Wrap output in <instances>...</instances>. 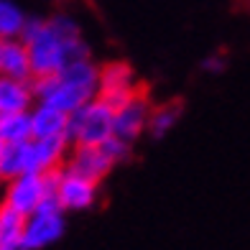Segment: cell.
Here are the masks:
<instances>
[{
	"mask_svg": "<svg viewBox=\"0 0 250 250\" xmlns=\"http://www.w3.org/2000/svg\"><path fill=\"white\" fill-rule=\"evenodd\" d=\"M100 146L107 151V156H110L115 164H123L125 158L130 156V148H133V143H128V141L118 138V135H112V138H107L105 143H100Z\"/></svg>",
	"mask_w": 250,
	"mask_h": 250,
	"instance_id": "obj_19",
	"label": "cell"
},
{
	"mask_svg": "<svg viewBox=\"0 0 250 250\" xmlns=\"http://www.w3.org/2000/svg\"><path fill=\"white\" fill-rule=\"evenodd\" d=\"M72 143L66 135H51V138H28L26 141V171L49 174L62 168L66 161Z\"/></svg>",
	"mask_w": 250,
	"mask_h": 250,
	"instance_id": "obj_9",
	"label": "cell"
},
{
	"mask_svg": "<svg viewBox=\"0 0 250 250\" xmlns=\"http://www.w3.org/2000/svg\"><path fill=\"white\" fill-rule=\"evenodd\" d=\"M64 235V209L54 194H49L23 222V245L26 250H41L56 243Z\"/></svg>",
	"mask_w": 250,
	"mask_h": 250,
	"instance_id": "obj_5",
	"label": "cell"
},
{
	"mask_svg": "<svg viewBox=\"0 0 250 250\" xmlns=\"http://www.w3.org/2000/svg\"><path fill=\"white\" fill-rule=\"evenodd\" d=\"M97 187H100L97 181H89L79 174L66 171V168H59L54 197L64 212H82L97 202Z\"/></svg>",
	"mask_w": 250,
	"mask_h": 250,
	"instance_id": "obj_8",
	"label": "cell"
},
{
	"mask_svg": "<svg viewBox=\"0 0 250 250\" xmlns=\"http://www.w3.org/2000/svg\"><path fill=\"white\" fill-rule=\"evenodd\" d=\"M28 120H31V138H51V135H66L69 115L59 107L33 102V107L28 110Z\"/></svg>",
	"mask_w": 250,
	"mask_h": 250,
	"instance_id": "obj_12",
	"label": "cell"
},
{
	"mask_svg": "<svg viewBox=\"0 0 250 250\" xmlns=\"http://www.w3.org/2000/svg\"><path fill=\"white\" fill-rule=\"evenodd\" d=\"M21 41L28 49L31 79L56 74L72 62L92 59L82 36V26L69 13H54L51 18H26Z\"/></svg>",
	"mask_w": 250,
	"mask_h": 250,
	"instance_id": "obj_1",
	"label": "cell"
},
{
	"mask_svg": "<svg viewBox=\"0 0 250 250\" xmlns=\"http://www.w3.org/2000/svg\"><path fill=\"white\" fill-rule=\"evenodd\" d=\"M3 148H5V143L0 141V166H3Z\"/></svg>",
	"mask_w": 250,
	"mask_h": 250,
	"instance_id": "obj_22",
	"label": "cell"
},
{
	"mask_svg": "<svg viewBox=\"0 0 250 250\" xmlns=\"http://www.w3.org/2000/svg\"><path fill=\"white\" fill-rule=\"evenodd\" d=\"M26 171V141L21 143H5L3 148V166H0V179H13Z\"/></svg>",
	"mask_w": 250,
	"mask_h": 250,
	"instance_id": "obj_17",
	"label": "cell"
},
{
	"mask_svg": "<svg viewBox=\"0 0 250 250\" xmlns=\"http://www.w3.org/2000/svg\"><path fill=\"white\" fill-rule=\"evenodd\" d=\"M33 82V95L36 102L59 107L69 115L79 105L95 100L100 92V66L92 59L72 62L62 72L49 77H36Z\"/></svg>",
	"mask_w": 250,
	"mask_h": 250,
	"instance_id": "obj_2",
	"label": "cell"
},
{
	"mask_svg": "<svg viewBox=\"0 0 250 250\" xmlns=\"http://www.w3.org/2000/svg\"><path fill=\"white\" fill-rule=\"evenodd\" d=\"M26 18L28 16L13 3V0H0V39L21 36Z\"/></svg>",
	"mask_w": 250,
	"mask_h": 250,
	"instance_id": "obj_16",
	"label": "cell"
},
{
	"mask_svg": "<svg viewBox=\"0 0 250 250\" xmlns=\"http://www.w3.org/2000/svg\"><path fill=\"white\" fill-rule=\"evenodd\" d=\"M28 138H31L28 112H5V115H0V141L3 143H21Z\"/></svg>",
	"mask_w": 250,
	"mask_h": 250,
	"instance_id": "obj_15",
	"label": "cell"
},
{
	"mask_svg": "<svg viewBox=\"0 0 250 250\" xmlns=\"http://www.w3.org/2000/svg\"><path fill=\"white\" fill-rule=\"evenodd\" d=\"M112 110L105 100H89L69 112L66 123V138L72 146H100L112 138Z\"/></svg>",
	"mask_w": 250,
	"mask_h": 250,
	"instance_id": "obj_3",
	"label": "cell"
},
{
	"mask_svg": "<svg viewBox=\"0 0 250 250\" xmlns=\"http://www.w3.org/2000/svg\"><path fill=\"white\" fill-rule=\"evenodd\" d=\"M56 171L49 174H33V171H23L13 179H5V191H3V204L10 209L21 212L23 217L39 207V204L46 199L49 194H54V187H56Z\"/></svg>",
	"mask_w": 250,
	"mask_h": 250,
	"instance_id": "obj_4",
	"label": "cell"
},
{
	"mask_svg": "<svg viewBox=\"0 0 250 250\" xmlns=\"http://www.w3.org/2000/svg\"><path fill=\"white\" fill-rule=\"evenodd\" d=\"M153 100L148 97L146 87L138 89L133 97H128L123 105L115 107V115H112V135L135 143L146 133V125H148V115H151Z\"/></svg>",
	"mask_w": 250,
	"mask_h": 250,
	"instance_id": "obj_6",
	"label": "cell"
},
{
	"mask_svg": "<svg viewBox=\"0 0 250 250\" xmlns=\"http://www.w3.org/2000/svg\"><path fill=\"white\" fill-rule=\"evenodd\" d=\"M0 250H26L23 235H0Z\"/></svg>",
	"mask_w": 250,
	"mask_h": 250,
	"instance_id": "obj_20",
	"label": "cell"
},
{
	"mask_svg": "<svg viewBox=\"0 0 250 250\" xmlns=\"http://www.w3.org/2000/svg\"><path fill=\"white\" fill-rule=\"evenodd\" d=\"M115 166L118 164L107 156V151L102 148V146H72L62 168L100 184V181L105 179Z\"/></svg>",
	"mask_w": 250,
	"mask_h": 250,
	"instance_id": "obj_10",
	"label": "cell"
},
{
	"mask_svg": "<svg viewBox=\"0 0 250 250\" xmlns=\"http://www.w3.org/2000/svg\"><path fill=\"white\" fill-rule=\"evenodd\" d=\"M0 77L31 79L28 49H26V43L21 41V36L0 39Z\"/></svg>",
	"mask_w": 250,
	"mask_h": 250,
	"instance_id": "obj_13",
	"label": "cell"
},
{
	"mask_svg": "<svg viewBox=\"0 0 250 250\" xmlns=\"http://www.w3.org/2000/svg\"><path fill=\"white\" fill-rule=\"evenodd\" d=\"M138 89H143V84L135 79V72L130 69L128 62L112 59V62H105L100 66V92H97V97L105 100L112 110L118 105H123L128 97H133Z\"/></svg>",
	"mask_w": 250,
	"mask_h": 250,
	"instance_id": "obj_7",
	"label": "cell"
},
{
	"mask_svg": "<svg viewBox=\"0 0 250 250\" xmlns=\"http://www.w3.org/2000/svg\"><path fill=\"white\" fill-rule=\"evenodd\" d=\"M26 217L0 202V235H23Z\"/></svg>",
	"mask_w": 250,
	"mask_h": 250,
	"instance_id": "obj_18",
	"label": "cell"
},
{
	"mask_svg": "<svg viewBox=\"0 0 250 250\" xmlns=\"http://www.w3.org/2000/svg\"><path fill=\"white\" fill-rule=\"evenodd\" d=\"M204 69H207V72H222L225 69V62L220 59V56H209V59L204 62Z\"/></svg>",
	"mask_w": 250,
	"mask_h": 250,
	"instance_id": "obj_21",
	"label": "cell"
},
{
	"mask_svg": "<svg viewBox=\"0 0 250 250\" xmlns=\"http://www.w3.org/2000/svg\"><path fill=\"white\" fill-rule=\"evenodd\" d=\"M36 102L31 79L0 77V115L5 112H28Z\"/></svg>",
	"mask_w": 250,
	"mask_h": 250,
	"instance_id": "obj_11",
	"label": "cell"
},
{
	"mask_svg": "<svg viewBox=\"0 0 250 250\" xmlns=\"http://www.w3.org/2000/svg\"><path fill=\"white\" fill-rule=\"evenodd\" d=\"M181 112H184L181 100H168L164 105H153L151 115H148V125H146V133H151L153 138H164V135H168L176 128Z\"/></svg>",
	"mask_w": 250,
	"mask_h": 250,
	"instance_id": "obj_14",
	"label": "cell"
}]
</instances>
